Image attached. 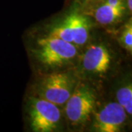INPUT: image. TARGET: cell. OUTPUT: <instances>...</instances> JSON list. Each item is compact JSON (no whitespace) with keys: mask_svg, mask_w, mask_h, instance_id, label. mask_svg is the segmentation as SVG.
<instances>
[{"mask_svg":"<svg viewBox=\"0 0 132 132\" xmlns=\"http://www.w3.org/2000/svg\"><path fill=\"white\" fill-rule=\"evenodd\" d=\"M85 2H99V1H102V0H82Z\"/></svg>","mask_w":132,"mask_h":132,"instance_id":"cell-13","label":"cell"},{"mask_svg":"<svg viewBox=\"0 0 132 132\" xmlns=\"http://www.w3.org/2000/svg\"><path fill=\"white\" fill-rule=\"evenodd\" d=\"M33 54L43 65L54 68L71 62L78 54V49L73 43L47 36L37 40Z\"/></svg>","mask_w":132,"mask_h":132,"instance_id":"cell-1","label":"cell"},{"mask_svg":"<svg viewBox=\"0 0 132 132\" xmlns=\"http://www.w3.org/2000/svg\"><path fill=\"white\" fill-rule=\"evenodd\" d=\"M120 43L128 52L131 53L132 52V23L130 20L125 25L123 30L120 36Z\"/></svg>","mask_w":132,"mask_h":132,"instance_id":"cell-11","label":"cell"},{"mask_svg":"<svg viewBox=\"0 0 132 132\" xmlns=\"http://www.w3.org/2000/svg\"><path fill=\"white\" fill-rule=\"evenodd\" d=\"M65 20L71 30L73 43L76 46L85 45L90 37V21L88 17L78 11H73L67 15Z\"/></svg>","mask_w":132,"mask_h":132,"instance_id":"cell-8","label":"cell"},{"mask_svg":"<svg viewBox=\"0 0 132 132\" xmlns=\"http://www.w3.org/2000/svg\"><path fill=\"white\" fill-rule=\"evenodd\" d=\"M127 114L118 102H110L98 111L94 118L93 128L99 132H118L123 128Z\"/></svg>","mask_w":132,"mask_h":132,"instance_id":"cell-5","label":"cell"},{"mask_svg":"<svg viewBox=\"0 0 132 132\" xmlns=\"http://www.w3.org/2000/svg\"><path fill=\"white\" fill-rule=\"evenodd\" d=\"M97 101L94 89L87 83H77L65 104V114L72 126L85 125L94 113Z\"/></svg>","mask_w":132,"mask_h":132,"instance_id":"cell-2","label":"cell"},{"mask_svg":"<svg viewBox=\"0 0 132 132\" xmlns=\"http://www.w3.org/2000/svg\"><path fill=\"white\" fill-rule=\"evenodd\" d=\"M48 36L60 38L65 41L73 43V38L71 30L65 19L60 24H56L54 27H53L49 31Z\"/></svg>","mask_w":132,"mask_h":132,"instance_id":"cell-10","label":"cell"},{"mask_svg":"<svg viewBox=\"0 0 132 132\" xmlns=\"http://www.w3.org/2000/svg\"><path fill=\"white\" fill-rule=\"evenodd\" d=\"M126 10L125 0H102V2L93 10V16L99 24L110 25L121 19Z\"/></svg>","mask_w":132,"mask_h":132,"instance_id":"cell-7","label":"cell"},{"mask_svg":"<svg viewBox=\"0 0 132 132\" xmlns=\"http://www.w3.org/2000/svg\"><path fill=\"white\" fill-rule=\"evenodd\" d=\"M112 62L110 52L103 44H93L87 48L82 57L81 65L85 71L95 75H104Z\"/></svg>","mask_w":132,"mask_h":132,"instance_id":"cell-6","label":"cell"},{"mask_svg":"<svg viewBox=\"0 0 132 132\" xmlns=\"http://www.w3.org/2000/svg\"><path fill=\"white\" fill-rule=\"evenodd\" d=\"M126 4L127 6V8L128 10V11H130V13H131L132 10V4H131V0H126Z\"/></svg>","mask_w":132,"mask_h":132,"instance_id":"cell-12","label":"cell"},{"mask_svg":"<svg viewBox=\"0 0 132 132\" xmlns=\"http://www.w3.org/2000/svg\"><path fill=\"white\" fill-rule=\"evenodd\" d=\"M118 103L125 109L127 114H132V85L131 83L123 86L117 91Z\"/></svg>","mask_w":132,"mask_h":132,"instance_id":"cell-9","label":"cell"},{"mask_svg":"<svg viewBox=\"0 0 132 132\" xmlns=\"http://www.w3.org/2000/svg\"><path fill=\"white\" fill-rule=\"evenodd\" d=\"M27 108L33 131L52 132L59 128L62 114L57 105L38 96H32L29 98Z\"/></svg>","mask_w":132,"mask_h":132,"instance_id":"cell-3","label":"cell"},{"mask_svg":"<svg viewBox=\"0 0 132 132\" xmlns=\"http://www.w3.org/2000/svg\"><path fill=\"white\" fill-rule=\"evenodd\" d=\"M73 76L65 72H54L46 75L40 82L38 97L48 101L58 106L65 104L76 85Z\"/></svg>","mask_w":132,"mask_h":132,"instance_id":"cell-4","label":"cell"}]
</instances>
